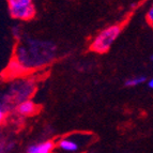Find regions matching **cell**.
I'll use <instances>...</instances> for the list:
<instances>
[{"instance_id":"cell-4","label":"cell","mask_w":153,"mask_h":153,"mask_svg":"<svg viewBox=\"0 0 153 153\" xmlns=\"http://www.w3.org/2000/svg\"><path fill=\"white\" fill-rule=\"evenodd\" d=\"M10 16L18 22H28L34 18L36 14V10L34 4L26 5V7H19V8L8 9Z\"/></svg>"},{"instance_id":"cell-10","label":"cell","mask_w":153,"mask_h":153,"mask_svg":"<svg viewBox=\"0 0 153 153\" xmlns=\"http://www.w3.org/2000/svg\"><path fill=\"white\" fill-rule=\"evenodd\" d=\"M8 9L19 8V7H26L33 3V0H7Z\"/></svg>"},{"instance_id":"cell-8","label":"cell","mask_w":153,"mask_h":153,"mask_svg":"<svg viewBox=\"0 0 153 153\" xmlns=\"http://www.w3.org/2000/svg\"><path fill=\"white\" fill-rule=\"evenodd\" d=\"M80 143L78 141L72 139L71 137H63L58 141V147L65 152L74 153L79 149Z\"/></svg>"},{"instance_id":"cell-9","label":"cell","mask_w":153,"mask_h":153,"mask_svg":"<svg viewBox=\"0 0 153 153\" xmlns=\"http://www.w3.org/2000/svg\"><path fill=\"white\" fill-rule=\"evenodd\" d=\"M146 82H147V77L145 75H137V76H133L126 79L124 82V86L128 88H133L140 86V85L145 84Z\"/></svg>"},{"instance_id":"cell-7","label":"cell","mask_w":153,"mask_h":153,"mask_svg":"<svg viewBox=\"0 0 153 153\" xmlns=\"http://www.w3.org/2000/svg\"><path fill=\"white\" fill-rule=\"evenodd\" d=\"M55 143L51 140L42 141L39 143H33L29 146L27 153H51L54 150Z\"/></svg>"},{"instance_id":"cell-18","label":"cell","mask_w":153,"mask_h":153,"mask_svg":"<svg viewBox=\"0 0 153 153\" xmlns=\"http://www.w3.org/2000/svg\"><path fill=\"white\" fill-rule=\"evenodd\" d=\"M152 5H153V3H152Z\"/></svg>"},{"instance_id":"cell-3","label":"cell","mask_w":153,"mask_h":153,"mask_svg":"<svg viewBox=\"0 0 153 153\" xmlns=\"http://www.w3.org/2000/svg\"><path fill=\"white\" fill-rule=\"evenodd\" d=\"M121 31H122L121 24H114L104 28L92 39L89 45L90 51L100 55L106 54L111 48L116 40L119 38Z\"/></svg>"},{"instance_id":"cell-14","label":"cell","mask_w":153,"mask_h":153,"mask_svg":"<svg viewBox=\"0 0 153 153\" xmlns=\"http://www.w3.org/2000/svg\"><path fill=\"white\" fill-rule=\"evenodd\" d=\"M147 86H148L150 89L153 90V77H152V78H150L148 82H147Z\"/></svg>"},{"instance_id":"cell-13","label":"cell","mask_w":153,"mask_h":153,"mask_svg":"<svg viewBox=\"0 0 153 153\" xmlns=\"http://www.w3.org/2000/svg\"><path fill=\"white\" fill-rule=\"evenodd\" d=\"M147 22H148L150 25H153V5H151V8L147 12Z\"/></svg>"},{"instance_id":"cell-16","label":"cell","mask_w":153,"mask_h":153,"mask_svg":"<svg viewBox=\"0 0 153 153\" xmlns=\"http://www.w3.org/2000/svg\"><path fill=\"white\" fill-rule=\"evenodd\" d=\"M150 60H151V61H153V55H151V57H150Z\"/></svg>"},{"instance_id":"cell-6","label":"cell","mask_w":153,"mask_h":153,"mask_svg":"<svg viewBox=\"0 0 153 153\" xmlns=\"http://www.w3.org/2000/svg\"><path fill=\"white\" fill-rule=\"evenodd\" d=\"M15 111L22 117H28L34 115L38 111V105L32 100H26L15 106Z\"/></svg>"},{"instance_id":"cell-2","label":"cell","mask_w":153,"mask_h":153,"mask_svg":"<svg viewBox=\"0 0 153 153\" xmlns=\"http://www.w3.org/2000/svg\"><path fill=\"white\" fill-rule=\"evenodd\" d=\"M36 82L32 77L24 76L19 78L12 79L5 89L0 91V102L5 107L7 111L19 103L26 100H30V97L36 92Z\"/></svg>"},{"instance_id":"cell-15","label":"cell","mask_w":153,"mask_h":153,"mask_svg":"<svg viewBox=\"0 0 153 153\" xmlns=\"http://www.w3.org/2000/svg\"><path fill=\"white\" fill-rule=\"evenodd\" d=\"M4 117H5L4 115H0V123H1V122H2V121H3V119H4Z\"/></svg>"},{"instance_id":"cell-5","label":"cell","mask_w":153,"mask_h":153,"mask_svg":"<svg viewBox=\"0 0 153 153\" xmlns=\"http://www.w3.org/2000/svg\"><path fill=\"white\" fill-rule=\"evenodd\" d=\"M4 75L9 79H15V78H19V77L27 76L28 74L25 71V69L21 65V63L16 59H14L12 57V59L9 61L8 66H7V69L4 71Z\"/></svg>"},{"instance_id":"cell-12","label":"cell","mask_w":153,"mask_h":153,"mask_svg":"<svg viewBox=\"0 0 153 153\" xmlns=\"http://www.w3.org/2000/svg\"><path fill=\"white\" fill-rule=\"evenodd\" d=\"M11 31H12V34L13 36L17 40V41H19L22 38H23V31H22V27L19 25H16L14 26V27H12V29H11Z\"/></svg>"},{"instance_id":"cell-17","label":"cell","mask_w":153,"mask_h":153,"mask_svg":"<svg viewBox=\"0 0 153 153\" xmlns=\"http://www.w3.org/2000/svg\"><path fill=\"white\" fill-rule=\"evenodd\" d=\"M151 26H152V29H153V25H151Z\"/></svg>"},{"instance_id":"cell-11","label":"cell","mask_w":153,"mask_h":153,"mask_svg":"<svg viewBox=\"0 0 153 153\" xmlns=\"http://www.w3.org/2000/svg\"><path fill=\"white\" fill-rule=\"evenodd\" d=\"M15 143L13 141H5L2 140L0 143V153H9L11 150H13Z\"/></svg>"},{"instance_id":"cell-1","label":"cell","mask_w":153,"mask_h":153,"mask_svg":"<svg viewBox=\"0 0 153 153\" xmlns=\"http://www.w3.org/2000/svg\"><path fill=\"white\" fill-rule=\"evenodd\" d=\"M57 55L58 47L54 42L25 36L16 43L13 58L16 59L29 74L53 63Z\"/></svg>"}]
</instances>
